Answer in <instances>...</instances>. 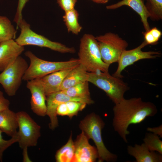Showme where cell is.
Returning <instances> with one entry per match:
<instances>
[{"label": "cell", "instance_id": "cell-1", "mask_svg": "<svg viewBox=\"0 0 162 162\" xmlns=\"http://www.w3.org/2000/svg\"><path fill=\"white\" fill-rule=\"evenodd\" d=\"M113 110L112 125L114 130L126 143V137L130 134L128 128L130 125L140 124L157 112V107L153 103L144 101L140 97L124 98L115 104Z\"/></svg>", "mask_w": 162, "mask_h": 162}, {"label": "cell", "instance_id": "cell-2", "mask_svg": "<svg viewBox=\"0 0 162 162\" xmlns=\"http://www.w3.org/2000/svg\"><path fill=\"white\" fill-rule=\"evenodd\" d=\"M78 55L80 64L87 72H108L110 65L102 60L98 41L92 35H83L80 39Z\"/></svg>", "mask_w": 162, "mask_h": 162}, {"label": "cell", "instance_id": "cell-3", "mask_svg": "<svg viewBox=\"0 0 162 162\" xmlns=\"http://www.w3.org/2000/svg\"><path fill=\"white\" fill-rule=\"evenodd\" d=\"M25 54L30 61L22 78V80L27 81L43 77L57 71L72 69L80 64L79 58H71L66 61L50 62L38 58L30 51H26Z\"/></svg>", "mask_w": 162, "mask_h": 162}, {"label": "cell", "instance_id": "cell-4", "mask_svg": "<svg viewBox=\"0 0 162 162\" xmlns=\"http://www.w3.org/2000/svg\"><path fill=\"white\" fill-rule=\"evenodd\" d=\"M105 124L101 118L94 113L87 115L80 124L79 127L89 139H92L96 146L98 153V161L115 162L117 156L106 148L102 137V130Z\"/></svg>", "mask_w": 162, "mask_h": 162}, {"label": "cell", "instance_id": "cell-5", "mask_svg": "<svg viewBox=\"0 0 162 162\" xmlns=\"http://www.w3.org/2000/svg\"><path fill=\"white\" fill-rule=\"evenodd\" d=\"M87 81L104 91L115 104L124 99V95L129 88L122 78L110 74L109 72L88 73Z\"/></svg>", "mask_w": 162, "mask_h": 162}, {"label": "cell", "instance_id": "cell-6", "mask_svg": "<svg viewBox=\"0 0 162 162\" xmlns=\"http://www.w3.org/2000/svg\"><path fill=\"white\" fill-rule=\"evenodd\" d=\"M19 28L20 29V33L15 41L21 46H36L62 53H73L75 52L73 47H68L60 43L51 41L43 36L37 34L31 29L30 25L23 19L17 29Z\"/></svg>", "mask_w": 162, "mask_h": 162}, {"label": "cell", "instance_id": "cell-7", "mask_svg": "<svg viewBox=\"0 0 162 162\" xmlns=\"http://www.w3.org/2000/svg\"><path fill=\"white\" fill-rule=\"evenodd\" d=\"M103 61L110 65L117 62L128 44L125 40L115 33L108 32L95 37Z\"/></svg>", "mask_w": 162, "mask_h": 162}, {"label": "cell", "instance_id": "cell-8", "mask_svg": "<svg viewBox=\"0 0 162 162\" xmlns=\"http://www.w3.org/2000/svg\"><path fill=\"white\" fill-rule=\"evenodd\" d=\"M28 66L26 61L20 56L0 74V84L9 96L16 94Z\"/></svg>", "mask_w": 162, "mask_h": 162}, {"label": "cell", "instance_id": "cell-9", "mask_svg": "<svg viewBox=\"0 0 162 162\" xmlns=\"http://www.w3.org/2000/svg\"><path fill=\"white\" fill-rule=\"evenodd\" d=\"M19 131L16 134L20 148L22 149L36 146L40 136L41 127L26 112L16 113Z\"/></svg>", "mask_w": 162, "mask_h": 162}, {"label": "cell", "instance_id": "cell-10", "mask_svg": "<svg viewBox=\"0 0 162 162\" xmlns=\"http://www.w3.org/2000/svg\"><path fill=\"white\" fill-rule=\"evenodd\" d=\"M147 45L144 41L135 48L124 51L117 62L118 64L117 68L112 75L115 77L122 79L123 76L122 75V72L128 66L133 64L140 60L154 59L160 56L161 53L159 52L142 51V49Z\"/></svg>", "mask_w": 162, "mask_h": 162}, {"label": "cell", "instance_id": "cell-11", "mask_svg": "<svg viewBox=\"0 0 162 162\" xmlns=\"http://www.w3.org/2000/svg\"><path fill=\"white\" fill-rule=\"evenodd\" d=\"M70 101H74L84 103L87 104L94 103L91 98H82L70 97L62 91L52 93L46 96V113L50 120V128L54 130L58 125L56 110L61 104Z\"/></svg>", "mask_w": 162, "mask_h": 162}, {"label": "cell", "instance_id": "cell-12", "mask_svg": "<svg viewBox=\"0 0 162 162\" xmlns=\"http://www.w3.org/2000/svg\"><path fill=\"white\" fill-rule=\"evenodd\" d=\"M26 87L31 94L30 104L32 110L38 116H45L46 113V96L39 80L27 81Z\"/></svg>", "mask_w": 162, "mask_h": 162}, {"label": "cell", "instance_id": "cell-13", "mask_svg": "<svg viewBox=\"0 0 162 162\" xmlns=\"http://www.w3.org/2000/svg\"><path fill=\"white\" fill-rule=\"evenodd\" d=\"M88 138L82 131L74 142L75 154L73 162H94L98 158L96 147L91 145Z\"/></svg>", "mask_w": 162, "mask_h": 162}, {"label": "cell", "instance_id": "cell-14", "mask_svg": "<svg viewBox=\"0 0 162 162\" xmlns=\"http://www.w3.org/2000/svg\"><path fill=\"white\" fill-rule=\"evenodd\" d=\"M24 50L14 39L0 43V72L12 63Z\"/></svg>", "mask_w": 162, "mask_h": 162}, {"label": "cell", "instance_id": "cell-15", "mask_svg": "<svg viewBox=\"0 0 162 162\" xmlns=\"http://www.w3.org/2000/svg\"><path fill=\"white\" fill-rule=\"evenodd\" d=\"M72 69L57 71L37 78L42 85L46 96L60 91L62 81Z\"/></svg>", "mask_w": 162, "mask_h": 162}, {"label": "cell", "instance_id": "cell-16", "mask_svg": "<svg viewBox=\"0 0 162 162\" xmlns=\"http://www.w3.org/2000/svg\"><path fill=\"white\" fill-rule=\"evenodd\" d=\"M127 151L130 155L134 157L136 162H161L162 154L155 151H150L146 144H135L134 146H128Z\"/></svg>", "mask_w": 162, "mask_h": 162}, {"label": "cell", "instance_id": "cell-17", "mask_svg": "<svg viewBox=\"0 0 162 162\" xmlns=\"http://www.w3.org/2000/svg\"><path fill=\"white\" fill-rule=\"evenodd\" d=\"M124 5L130 7L140 16L146 32L150 29L148 21L149 14L142 0H122L116 4L107 6L106 8L107 9H115Z\"/></svg>", "mask_w": 162, "mask_h": 162}, {"label": "cell", "instance_id": "cell-18", "mask_svg": "<svg viewBox=\"0 0 162 162\" xmlns=\"http://www.w3.org/2000/svg\"><path fill=\"white\" fill-rule=\"evenodd\" d=\"M18 127L16 113L8 109L0 111V130L12 137Z\"/></svg>", "mask_w": 162, "mask_h": 162}, {"label": "cell", "instance_id": "cell-19", "mask_svg": "<svg viewBox=\"0 0 162 162\" xmlns=\"http://www.w3.org/2000/svg\"><path fill=\"white\" fill-rule=\"evenodd\" d=\"M88 73L80 64L73 68L62 81L60 91L64 90L80 83L87 81Z\"/></svg>", "mask_w": 162, "mask_h": 162}, {"label": "cell", "instance_id": "cell-20", "mask_svg": "<svg viewBox=\"0 0 162 162\" xmlns=\"http://www.w3.org/2000/svg\"><path fill=\"white\" fill-rule=\"evenodd\" d=\"M72 134L67 143L56 152L55 158L57 162H73L75 154L74 142Z\"/></svg>", "mask_w": 162, "mask_h": 162}, {"label": "cell", "instance_id": "cell-21", "mask_svg": "<svg viewBox=\"0 0 162 162\" xmlns=\"http://www.w3.org/2000/svg\"><path fill=\"white\" fill-rule=\"evenodd\" d=\"M64 12L63 18L68 31L78 34L82 28L78 22L79 15L78 11L74 8Z\"/></svg>", "mask_w": 162, "mask_h": 162}, {"label": "cell", "instance_id": "cell-22", "mask_svg": "<svg viewBox=\"0 0 162 162\" xmlns=\"http://www.w3.org/2000/svg\"><path fill=\"white\" fill-rule=\"evenodd\" d=\"M16 32L10 20L6 16H0V43L14 39Z\"/></svg>", "mask_w": 162, "mask_h": 162}, {"label": "cell", "instance_id": "cell-23", "mask_svg": "<svg viewBox=\"0 0 162 162\" xmlns=\"http://www.w3.org/2000/svg\"><path fill=\"white\" fill-rule=\"evenodd\" d=\"M88 82L87 81L84 82L62 91L70 97L82 98H91Z\"/></svg>", "mask_w": 162, "mask_h": 162}, {"label": "cell", "instance_id": "cell-24", "mask_svg": "<svg viewBox=\"0 0 162 162\" xmlns=\"http://www.w3.org/2000/svg\"><path fill=\"white\" fill-rule=\"evenodd\" d=\"M145 4L153 20H158L162 18V0H147Z\"/></svg>", "mask_w": 162, "mask_h": 162}, {"label": "cell", "instance_id": "cell-25", "mask_svg": "<svg viewBox=\"0 0 162 162\" xmlns=\"http://www.w3.org/2000/svg\"><path fill=\"white\" fill-rule=\"evenodd\" d=\"M143 141L150 151H156L162 154V141L158 135L153 133H146Z\"/></svg>", "mask_w": 162, "mask_h": 162}, {"label": "cell", "instance_id": "cell-26", "mask_svg": "<svg viewBox=\"0 0 162 162\" xmlns=\"http://www.w3.org/2000/svg\"><path fill=\"white\" fill-rule=\"evenodd\" d=\"M68 111V116L72 118L76 115L78 112L82 110L87 104L85 103L74 101H70L66 102Z\"/></svg>", "mask_w": 162, "mask_h": 162}, {"label": "cell", "instance_id": "cell-27", "mask_svg": "<svg viewBox=\"0 0 162 162\" xmlns=\"http://www.w3.org/2000/svg\"><path fill=\"white\" fill-rule=\"evenodd\" d=\"M2 132L0 130V161L2 162L3 154L4 151L14 143L17 142L18 138L16 134L8 140L3 138ZM17 134V133H16Z\"/></svg>", "mask_w": 162, "mask_h": 162}, {"label": "cell", "instance_id": "cell-28", "mask_svg": "<svg viewBox=\"0 0 162 162\" xmlns=\"http://www.w3.org/2000/svg\"><path fill=\"white\" fill-rule=\"evenodd\" d=\"M28 0H19L16 12L14 19V21L17 24V28L19 25L22 21V11L26 3Z\"/></svg>", "mask_w": 162, "mask_h": 162}, {"label": "cell", "instance_id": "cell-29", "mask_svg": "<svg viewBox=\"0 0 162 162\" xmlns=\"http://www.w3.org/2000/svg\"><path fill=\"white\" fill-rule=\"evenodd\" d=\"M59 6L64 12L74 8L77 0H56Z\"/></svg>", "mask_w": 162, "mask_h": 162}, {"label": "cell", "instance_id": "cell-30", "mask_svg": "<svg viewBox=\"0 0 162 162\" xmlns=\"http://www.w3.org/2000/svg\"><path fill=\"white\" fill-rule=\"evenodd\" d=\"M143 34L144 41L147 45L156 44L158 41L154 37L149 30L144 33Z\"/></svg>", "mask_w": 162, "mask_h": 162}, {"label": "cell", "instance_id": "cell-31", "mask_svg": "<svg viewBox=\"0 0 162 162\" xmlns=\"http://www.w3.org/2000/svg\"><path fill=\"white\" fill-rule=\"evenodd\" d=\"M10 102L4 97L3 92L0 91V111L9 108Z\"/></svg>", "mask_w": 162, "mask_h": 162}, {"label": "cell", "instance_id": "cell-32", "mask_svg": "<svg viewBox=\"0 0 162 162\" xmlns=\"http://www.w3.org/2000/svg\"><path fill=\"white\" fill-rule=\"evenodd\" d=\"M57 115L68 116V111L66 102L62 103L59 105L56 110Z\"/></svg>", "mask_w": 162, "mask_h": 162}, {"label": "cell", "instance_id": "cell-33", "mask_svg": "<svg viewBox=\"0 0 162 162\" xmlns=\"http://www.w3.org/2000/svg\"><path fill=\"white\" fill-rule=\"evenodd\" d=\"M162 125H160L158 127L150 128H147V130L150 132H153V134L162 137Z\"/></svg>", "mask_w": 162, "mask_h": 162}, {"label": "cell", "instance_id": "cell-34", "mask_svg": "<svg viewBox=\"0 0 162 162\" xmlns=\"http://www.w3.org/2000/svg\"><path fill=\"white\" fill-rule=\"evenodd\" d=\"M149 31L154 37L158 40L162 35L161 32L156 27L153 28Z\"/></svg>", "mask_w": 162, "mask_h": 162}, {"label": "cell", "instance_id": "cell-35", "mask_svg": "<svg viewBox=\"0 0 162 162\" xmlns=\"http://www.w3.org/2000/svg\"><path fill=\"white\" fill-rule=\"evenodd\" d=\"M23 161H30V159L29 158L27 152V148H25L23 149Z\"/></svg>", "mask_w": 162, "mask_h": 162}, {"label": "cell", "instance_id": "cell-36", "mask_svg": "<svg viewBox=\"0 0 162 162\" xmlns=\"http://www.w3.org/2000/svg\"><path fill=\"white\" fill-rule=\"evenodd\" d=\"M93 2L99 4H104L107 2L109 0H91Z\"/></svg>", "mask_w": 162, "mask_h": 162}, {"label": "cell", "instance_id": "cell-37", "mask_svg": "<svg viewBox=\"0 0 162 162\" xmlns=\"http://www.w3.org/2000/svg\"></svg>", "mask_w": 162, "mask_h": 162}]
</instances>
